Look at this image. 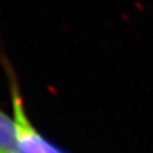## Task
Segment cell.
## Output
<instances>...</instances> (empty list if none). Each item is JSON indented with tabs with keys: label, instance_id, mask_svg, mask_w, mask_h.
I'll return each instance as SVG.
<instances>
[{
	"label": "cell",
	"instance_id": "3",
	"mask_svg": "<svg viewBox=\"0 0 153 153\" xmlns=\"http://www.w3.org/2000/svg\"><path fill=\"white\" fill-rule=\"evenodd\" d=\"M0 153H11V152H5V151H0Z\"/></svg>",
	"mask_w": 153,
	"mask_h": 153
},
{
	"label": "cell",
	"instance_id": "2",
	"mask_svg": "<svg viewBox=\"0 0 153 153\" xmlns=\"http://www.w3.org/2000/svg\"><path fill=\"white\" fill-rule=\"evenodd\" d=\"M0 151L18 153L13 119L0 110Z\"/></svg>",
	"mask_w": 153,
	"mask_h": 153
},
{
	"label": "cell",
	"instance_id": "1",
	"mask_svg": "<svg viewBox=\"0 0 153 153\" xmlns=\"http://www.w3.org/2000/svg\"><path fill=\"white\" fill-rule=\"evenodd\" d=\"M11 93L14 113V126L18 153H51L54 146L46 141L36 132L31 122L29 121L25 111L22 99L16 85L14 76H11Z\"/></svg>",
	"mask_w": 153,
	"mask_h": 153
}]
</instances>
